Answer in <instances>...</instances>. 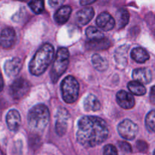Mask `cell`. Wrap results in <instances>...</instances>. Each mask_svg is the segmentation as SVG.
Here are the masks:
<instances>
[{
  "label": "cell",
  "mask_w": 155,
  "mask_h": 155,
  "mask_svg": "<svg viewBox=\"0 0 155 155\" xmlns=\"http://www.w3.org/2000/svg\"><path fill=\"white\" fill-rule=\"evenodd\" d=\"M92 62L94 68L98 71H104L108 68L107 60L98 54H94L92 55Z\"/></svg>",
  "instance_id": "obj_21"
},
{
  "label": "cell",
  "mask_w": 155,
  "mask_h": 155,
  "mask_svg": "<svg viewBox=\"0 0 155 155\" xmlns=\"http://www.w3.org/2000/svg\"><path fill=\"white\" fill-rule=\"evenodd\" d=\"M29 7L35 14H40L44 10V0H30Z\"/></svg>",
  "instance_id": "obj_25"
},
{
  "label": "cell",
  "mask_w": 155,
  "mask_h": 155,
  "mask_svg": "<svg viewBox=\"0 0 155 155\" xmlns=\"http://www.w3.org/2000/svg\"><path fill=\"white\" fill-rule=\"evenodd\" d=\"M128 50V45H122V46H120L119 48H117L116 51H115L114 58L118 64L123 65V66H125L127 64V58H128V54H127Z\"/></svg>",
  "instance_id": "obj_19"
},
{
  "label": "cell",
  "mask_w": 155,
  "mask_h": 155,
  "mask_svg": "<svg viewBox=\"0 0 155 155\" xmlns=\"http://www.w3.org/2000/svg\"><path fill=\"white\" fill-rule=\"evenodd\" d=\"M154 154H155V151H154Z\"/></svg>",
  "instance_id": "obj_33"
},
{
  "label": "cell",
  "mask_w": 155,
  "mask_h": 155,
  "mask_svg": "<svg viewBox=\"0 0 155 155\" xmlns=\"http://www.w3.org/2000/svg\"><path fill=\"white\" fill-rule=\"evenodd\" d=\"M117 130L120 136L122 138L127 140H133L137 135L139 128L133 121L126 119L118 125Z\"/></svg>",
  "instance_id": "obj_7"
},
{
  "label": "cell",
  "mask_w": 155,
  "mask_h": 155,
  "mask_svg": "<svg viewBox=\"0 0 155 155\" xmlns=\"http://www.w3.org/2000/svg\"><path fill=\"white\" fill-rule=\"evenodd\" d=\"M118 146L120 149L124 153H131L132 152V147L131 145L127 142H118Z\"/></svg>",
  "instance_id": "obj_27"
},
{
  "label": "cell",
  "mask_w": 155,
  "mask_h": 155,
  "mask_svg": "<svg viewBox=\"0 0 155 155\" xmlns=\"http://www.w3.org/2000/svg\"><path fill=\"white\" fill-rule=\"evenodd\" d=\"M72 9L70 6L65 5L61 7L54 15V19L58 24H64L68 21L71 16Z\"/></svg>",
  "instance_id": "obj_16"
},
{
  "label": "cell",
  "mask_w": 155,
  "mask_h": 155,
  "mask_svg": "<svg viewBox=\"0 0 155 155\" xmlns=\"http://www.w3.org/2000/svg\"><path fill=\"white\" fill-rule=\"evenodd\" d=\"M0 42L3 48H9L16 42V33L12 27H5L1 33Z\"/></svg>",
  "instance_id": "obj_10"
},
{
  "label": "cell",
  "mask_w": 155,
  "mask_h": 155,
  "mask_svg": "<svg viewBox=\"0 0 155 155\" xmlns=\"http://www.w3.org/2000/svg\"><path fill=\"white\" fill-rule=\"evenodd\" d=\"M96 1L97 0H80V5L83 6L89 5L92 4Z\"/></svg>",
  "instance_id": "obj_31"
},
{
  "label": "cell",
  "mask_w": 155,
  "mask_h": 155,
  "mask_svg": "<svg viewBox=\"0 0 155 155\" xmlns=\"http://www.w3.org/2000/svg\"><path fill=\"white\" fill-rule=\"evenodd\" d=\"M69 51L66 48H59L51 68V79L54 83H57L61 76L65 72L69 64Z\"/></svg>",
  "instance_id": "obj_4"
},
{
  "label": "cell",
  "mask_w": 155,
  "mask_h": 155,
  "mask_svg": "<svg viewBox=\"0 0 155 155\" xmlns=\"http://www.w3.org/2000/svg\"><path fill=\"white\" fill-rule=\"evenodd\" d=\"M131 57L137 63H145L149 59V54L141 47H136L131 51Z\"/></svg>",
  "instance_id": "obj_18"
},
{
  "label": "cell",
  "mask_w": 155,
  "mask_h": 155,
  "mask_svg": "<svg viewBox=\"0 0 155 155\" xmlns=\"http://www.w3.org/2000/svg\"><path fill=\"white\" fill-rule=\"evenodd\" d=\"M30 90V85L25 79L18 78L10 86V94L15 100H20L28 94Z\"/></svg>",
  "instance_id": "obj_6"
},
{
  "label": "cell",
  "mask_w": 155,
  "mask_h": 155,
  "mask_svg": "<svg viewBox=\"0 0 155 155\" xmlns=\"http://www.w3.org/2000/svg\"><path fill=\"white\" fill-rule=\"evenodd\" d=\"M117 101L124 109H131L135 106L134 97L124 90L119 91L117 93Z\"/></svg>",
  "instance_id": "obj_12"
},
{
  "label": "cell",
  "mask_w": 155,
  "mask_h": 155,
  "mask_svg": "<svg viewBox=\"0 0 155 155\" xmlns=\"http://www.w3.org/2000/svg\"><path fill=\"white\" fill-rule=\"evenodd\" d=\"M130 20V14L128 11L125 9H120L117 13V21L119 28H123L125 27Z\"/></svg>",
  "instance_id": "obj_23"
},
{
  "label": "cell",
  "mask_w": 155,
  "mask_h": 155,
  "mask_svg": "<svg viewBox=\"0 0 155 155\" xmlns=\"http://www.w3.org/2000/svg\"><path fill=\"white\" fill-rule=\"evenodd\" d=\"M95 11L92 7H86L79 11L76 15V21L80 26H85L93 18Z\"/></svg>",
  "instance_id": "obj_14"
},
{
  "label": "cell",
  "mask_w": 155,
  "mask_h": 155,
  "mask_svg": "<svg viewBox=\"0 0 155 155\" xmlns=\"http://www.w3.org/2000/svg\"><path fill=\"white\" fill-rule=\"evenodd\" d=\"M145 124L148 130L155 132V110H151L147 114L145 118Z\"/></svg>",
  "instance_id": "obj_26"
},
{
  "label": "cell",
  "mask_w": 155,
  "mask_h": 155,
  "mask_svg": "<svg viewBox=\"0 0 155 155\" xmlns=\"http://www.w3.org/2000/svg\"><path fill=\"white\" fill-rule=\"evenodd\" d=\"M110 46V42L106 38L96 40H90L86 43V47L92 50H103L106 49Z\"/></svg>",
  "instance_id": "obj_20"
},
{
  "label": "cell",
  "mask_w": 155,
  "mask_h": 155,
  "mask_svg": "<svg viewBox=\"0 0 155 155\" xmlns=\"http://www.w3.org/2000/svg\"><path fill=\"white\" fill-rule=\"evenodd\" d=\"M62 98L68 104H71L77 101L80 92V86L77 80L73 76L65 77L61 84Z\"/></svg>",
  "instance_id": "obj_5"
},
{
  "label": "cell",
  "mask_w": 155,
  "mask_h": 155,
  "mask_svg": "<svg viewBox=\"0 0 155 155\" xmlns=\"http://www.w3.org/2000/svg\"><path fill=\"white\" fill-rule=\"evenodd\" d=\"M17 1H22V2H24V1H27V0H17Z\"/></svg>",
  "instance_id": "obj_32"
},
{
  "label": "cell",
  "mask_w": 155,
  "mask_h": 155,
  "mask_svg": "<svg viewBox=\"0 0 155 155\" xmlns=\"http://www.w3.org/2000/svg\"><path fill=\"white\" fill-rule=\"evenodd\" d=\"M6 123L11 131H18L21 124V118L19 112L15 109L9 110L6 115Z\"/></svg>",
  "instance_id": "obj_13"
},
{
  "label": "cell",
  "mask_w": 155,
  "mask_h": 155,
  "mask_svg": "<svg viewBox=\"0 0 155 155\" xmlns=\"http://www.w3.org/2000/svg\"><path fill=\"white\" fill-rule=\"evenodd\" d=\"M86 36L89 40H96L104 38L102 32L95 27H89L86 30Z\"/></svg>",
  "instance_id": "obj_24"
},
{
  "label": "cell",
  "mask_w": 155,
  "mask_h": 155,
  "mask_svg": "<svg viewBox=\"0 0 155 155\" xmlns=\"http://www.w3.org/2000/svg\"><path fill=\"white\" fill-rule=\"evenodd\" d=\"M28 124L33 131H43L49 121V110L42 104H37L28 113Z\"/></svg>",
  "instance_id": "obj_3"
},
{
  "label": "cell",
  "mask_w": 155,
  "mask_h": 155,
  "mask_svg": "<svg viewBox=\"0 0 155 155\" xmlns=\"http://www.w3.org/2000/svg\"><path fill=\"white\" fill-rule=\"evenodd\" d=\"M104 154H117L118 151L113 145H106L104 147Z\"/></svg>",
  "instance_id": "obj_28"
},
{
  "label": "cell",
  "mask_w": 155,
  "mask_h": 155,
  "mask_svg": "<svg viewBox=\"0 0 155 155\" xmlns=\"http://www.w3.org/2000/svg\"><path fill=\"white\" fill-rule=\"evenodd\" d=\"M70 118L71 117L66 109L63 107L58 108L56 114L55 123V130L58 136H61L66 133L69 125Z\"/></svg>",
  "instance_id": "obj_8"
},
{
  "label": "cell",
  "mask_w": 155,
  "mask_h": 155,
  "mask_svg": "<svg viewBox=\"0 0 155 155\" xmlns=\"http://www.w3.org/2000/svg\"><path fill=\"white\" fill-rule=\"evenodd\" d=\"M109 129L104 120L95 116H85L78 122L77 141L83 146L91 148L107 139Z\"/></svg>",
  "instance_id": "obj_1"
},
{
  "label": "cell",
  "mask_w": 155,
  "mask_h": 155,
  "mask_svg": "<svg viewBox=\"0 0 155 155\" xmlns=\"http://www.w3.org/2000/svg\"><path fill=\"white\" fill-rule=\"evenodd\" d=\"M133 78L142 84H148L152 80V74L148 68H137L133 71Z\"/></svg>",
  "instance_id": "obj_15"
},
{
  "label": "cell",
  "mask_w": 155,
  "mask_h": 155,
  "mask_svg": "<svg viewBox=\"0 0 155 155\" xmlns=\"http://www.w3.org/2000/svg\"><path fill=\"white\" fill-rule=\"evenodd\" d=\"M54 50L49 43L43 44L35 53L29 64L30 72L34 76H40L46 71L52 61Z\"/></svg>",
  "instance_id": "obj_2"
},
{
  "label": "cell",
  "mask_w": 155,
  "mask_h": 155,
  "mask_svg": "<svg viewBox=\"0 0 155 155\" xmlns=\"http://www.w3.org/2000/svg\"><path fill=\"white\" fill-rule=\"evenodd\" d=\"M101 107V104L94 95H88L84 100V108L86 111H97Z\"/></svg>",
  "instance_id": "obj_17"
},
{
  "label": "cell",
  "mask_w": 155,
  "mask_h": 155,
  "mask_svg": "<svg viewBox=\"0 0 155 155\" xmlns=\"http://www.w3.org/2000/svg\"><path fill=\"white\" fill-rule=\"evenodd\" d=\"M150 101L152 104H155V86H152L150 91Z\"/></svg>",
  "instance_id": "obj_30"
},
{
  "label": "cell",
  "mask_w": 155,
  "mask_h": 155,
  "mask_svg": "<svg viewBox=\"0 0 155 155\" xmlns=\"http://www.w3.org/2000/svg\"><path fill=\"white\" fill-rule=\"evenodd\" d=\"M22 61L18 58L9 59L5 63V73L8 77H16L22 68Z\"/></svg>",
  "instance_id": "obj_9"
},
{
  "label": "cell",
  "mask_w": 155,
  "mask_h": 155,
  "mask_svg": "<svg viewBox=\"0 0 155 155\" xmlns=\"http://www.w3.org/2000/svg\"><path fill=\"white\" fill-rule=\"evenodd\" d=\"M96 24L102 30L109 31L114 27L115 20L107 12H102L97 18Z\"/></svg>",
  "instance_id": "obj_11"
},
{
  "label": "cell",
  "mask_w": 155,
  "mask_h": 155,
  "mask_svg": "<svg viewBox=\"0 0 155 155\" xmlns=\"http://www.w3.org/2000/svg\"><path fill=\"white\" fill-rule=\"evenodd\" d=\"M64 0H48V4L51 6V8H55L59 7V6L61 5L64 3Z\"/></svg>",
  "instance_id": "obj_29"
},
{
  "label": "cell",
  "mask_w": 155,
  "mask_h": 155,
  "mask_svg": "<svg viewBox=\"0 0 155 155\" xmlns=\"http://www.w3.org/2000/svg\"><path fill=\"white\" fill-rule=\"evenodd\" d=\"M128 89L132 93L136 95H143L146 93V89L144 86V84L136 80L128 83Z\"/></svg>",
  "instance_id": "obj_22"
}]
</instances>
